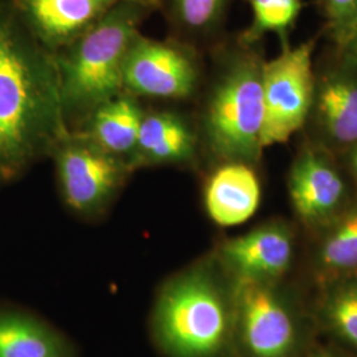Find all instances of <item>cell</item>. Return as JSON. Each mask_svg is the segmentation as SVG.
I'll use <instances>...</instances> for the list:
<instances>
[{"label": "cell", "mask_w": 357, "mask_h": 357, "mask_svg": "<svg viewBox=\"0 0 357 357\" xmlns=\"http://www.w3.org/2000/svg\"><path fill=\"white\" fill-rule=\"evenodd\" d=\"M305 128L307 141L336 156L357 146V69L335 52L327 61L315 64L314 97Z\"/></svg>", "instance_id": "cell-9"}, {"label": "cell", "mask_w": 357, "mask_h": 357, "mask_svg": "<svg viewBox=\"0 0 357 357\" xmlns=\"http://www.w3.org/2000/svg\"><path fill=\"white\" fill-rule=\"evenodd\" d=\"M319 8L328 38L357 17V0H319Z\"/></svg>", "instance_id": "cell-21"}, {"label": "cell", "mask_w": 357, "mask_h": 357, "mask_svg": "<svg viewBox=\"0 0 357 357\" xmlns=\"http://www.w3.org/2000/svg\"><path fill=\"white\" fill-rule=\"evenodd\" d=\"M212 253L169 277L153 302L151 333L166 357H227L234 339L233 286Z\"/></svg>", "instance_id": "cell-3"}, {"label": "cell", "mask_w": 357, "mask_h": 357, "mask_svg": "<svg viewBox=\"0 0 357 357\" xmlns=\"http://www.w3.org/2000/svg\"><path fill=\"white\" fill-rule=\"evenodd\" d=\"M168 36L209 51L228 33L225 31L234 0H158Z\"/></svg>", "instance_id": "cell-16"}, {"label": "cell", "mask_w": 357, "mask_h": 357, "mask_svg": "<svg viewBox=\"0 0 357 357\" xmlns=\"http://www.w3.org/2000/svg\"><path fill=\"white\" fill-rule=\"evenodd\" d=\"M68 130L56 54L0 0V184L50 159Z\"/></svg>", "instance_id": "cell-1"}, {"label": "cell", "mask_w": 357, "mask_h": 357, "mask_svg": "<svg viewBox=\"0 0 357 357\" xmlns=\"http://www.w3.org/2000/svg\"><path fill=\"white\" fill-rule=\"evenodd\" d=\"M13 8L45 48L57 53L94 26L119 0H11Z\"/></svg>", "instance_id": "cell-13"}, {"label": "cell", "mask_w": 357, "mask_h": 357, "mask_svg": "<svg viewBox=\"0 0 357 357\" xmlns=\"http://www.w3.org/2000/svg\"><path fill=\"white\" fill-rule=\"evenodd\" d=\"M158 10V0H119L85 33L54 53L69 130H78L100 105L122 91L128 47Z\"/></svg>", "instance_id": "cell-4"}, {"label": "cell", "mask_w": 357, "mask_h": 357, "mask_svg": "<svg viewBox=\"0 0 357 357\" xmlns=\"http://www.w3.org/2000/svg\"><path fill=\"white\" fill-rule=\"evenodd\" d=\"M317 38L283 45L264 66V149L290 141L306 126L315 86Z\"/></svg>", "instance_id": "cell-7"}, {"label": "cell", "mask_w": 357, "mask_h": 357, "mask_svg": "<svg viewBox=\"0 0 357 357\" xmlns=\"http://www.w3.org/2000/svg\"><path fill=\"white\" fill-rule=\"evenodd\" d=\"M146 102L128 91H119L100 105L78 128L90 139L134 168L138 135ZM137 172V171H135Z\"/></svg>", "instance_id": "cell-15"}, {"label": "cell", "mask_w": 357, "mask_h": 357, "mask_svg": "<svg viewBox=\"0 0 357 357\" xmlns=\"http://www.w3.org/2000/svg\"><path fill=\"white\" fill-rule=\"evenodd\" d=\"M205 172L203 203L206 215L216 225L238 227L255 216L262 200L257 166L227 162Z\"/></svg>", "instance_id": "cell-14"}, {"label": "cell", "mask_w": 357, "mask_h": 357, "mask_svg": "<svg viewBox=\"0 0 357 357\" xmlns=\"http://www.w3.org/2000/svg\"><path fill=\"white\" fill-rule=\"evenodd\" d=\"M252 22L240 32L249 44H259L268 33L277 35L282 47L290 44L289 35L295 28L303 8V0H248Z\"/></svg>", "instance_id": "cell-19"}, {"label": "cell", "mask_w": 357, "mask_h": 357, "mask_svg": "<svg viewBox=\"0 0 357 357\" xmlns=\"http://www.w3.org/2000/svg\"><path fill=\"white\" fill-rule=\"evenodd\" d=\"M57 191L66 209L85 221L106 216L135 174L86 134L68 130L52 150Z\"/></svg>", "instance_id": "cell-5"}, {"label": "cell", "mask_w": 357, "mask_h": 357, "mask_svg": "<svg viewBox=\"0 0 357 357\" xmlns=\"http://www.w3.org/2000/svg\"><path fill=\"white\" fill-rule=\"evenodd\" d=\"M0 357H75L64 336L24 311L0 308Z\"/></svg>", "instance_id": "cell-17"}, {"label": "cell", "mask_w": 357, "mask_h": 357, "mask_svg": "<svg viewBox=\"0 0 357 357\" xmlns=\"http://www.w3.org/2000/svg\"><path fill=\"white\" fill-rule=\"evenodd\" d=\"M209 63L192 113L200 138L202 171L227 162L258 166L264 128V66L259 44L227 35L206 52Z\"/></svg>", "instance_id": "cell-2"}, {"label": "cell", "mask_w": 357, "mask_h": 357, "mask_svg": "<svg viewBox=\"0 0 357 357\" xmlns=\"http://www.w3.org/2000/svg\"><path fill=\"white\" fill-rule=\"evenodd\" d=\"M327 324L357 349V280H348L330 291L323 306Z\"/></svg>", "instance_id": "cell-20"}, {"label": "cell", "mask_w": 357, "mask_h": 357, "mask_svg": "<svg viewBox=\"0 0 357 357\" xmlns=\"http://www.w3.org/2000/svg\"><path fill=\"white\" fill-rule=\"evenodd\" d=\"M339 156L307 141L294 158L287 188L294 212L311 228H324L348 208L349 183Z\"/></svg>", "instance_id": "cell-10"}, {"label": "cell", "mask_w": 357, "mask_h": 357, "mask_svg": "<svg viewBox=\"0 0 357 357\" xmlns=\"http://www.w3.org/2000/svg\"><path fill=\"white\" fill-rule=\"evenodd\" d=\"M174 167L202 171V149L192 110L181 105L146 103L142 118L135 171L144 168Z\"/></svg>", "instance_id": "cell-11"}, {"label": "cell", "mask_w": 357, "mask_h": 357, "mask_svg": "<svg viewBox=\"0 0 357 357\" xmlns=\"http://www.w3.org/2000/svg\"><path fill=\"white\" fill-rule=\"evenodd\" d=\"M328 38L333 52L357 69V17Z\"/></svg>", "instance_id": "cell-22"}, {"label": "cell", "mask_w": 357, "mask_h": 357, "mask_svg": "<svg viewBox=\"0 0 357 357\" xmlns=\"http://www.w3.org/2000/svg\"><path fill=\"white\" fill-rule=\"evenodd\" d=\"M339 158L343 162L348 174L355 178L357 183V146L352 147L351 150H348Z\"/></svg>", "instance_id": "cell-23"}, {"label": "cell", "mask_w": 357, "mask_h": 357, "mask_svg": "<svg viewBox=\"0 0 357 357\" xmlns=\"http://www.w3.org/2000/svg\"><path fill=\"white\" fill-rule=\"evenodd\" d=\"M317 262L330 273L357 270V200L323 228Z\"/></svg>", "instance_id": "cell-18"}, {"label": "cell", "mask_w": 357, "mask_h": 357, "mask_svg": "<svg viewBox=\"0 0 357 357\" xmlns=\"http://www.w3.org/2000/svg\"><path fill=\"white\" fill-rule=\"evenodd\" d=\"M233 303L234 339L248 356H291L296 321L273 282H233Z\"/></svg>", "instance_id": "cell-8"}, {"label": "cell", "mask_w": 357, "mask_h": 357, "mask_svg": "<svg viewBox=\"0 0 357 357\" xmlns=\"http://www.w3.org/2000/svg\"><path fill=\"white\" fill-rule=\"evenodd\" d=\"M205 57L183 40L150 38L141 31L128 47L122 90L146 103H193L204 84Z\"/></svg>", "instance_id": "cell-6"}, {"label": "cell", "mask_w": 357, "mask_h": 357, "mask_svg": "<svg viewBox=\"0 0 357 357\" xmlns=\"http://www.w3.org/2000/svg\"><path fill=\"white\" fill-rule=\"evenodd\" d=\"M294 252L291 228L282 221H268L224 240L213 255L233 282H273L289 270Z\"/></svg>", "instance_id": "cell-12"}, {"label": "cell", "mask_w": 357, "mask_h": 357, "mask_svg": "<svg viewBox=\"0 0 357 357\" xmlns=\"http://www.w3.org/2000/svg\"><path fill=\"white\" fill-rule=\"evenodd\" d=\"M310 357H339L336 356L335 354L328 352V351H318V352H314Z\"/></svg>", "instance_id": "cell-24"}]
</instances>
